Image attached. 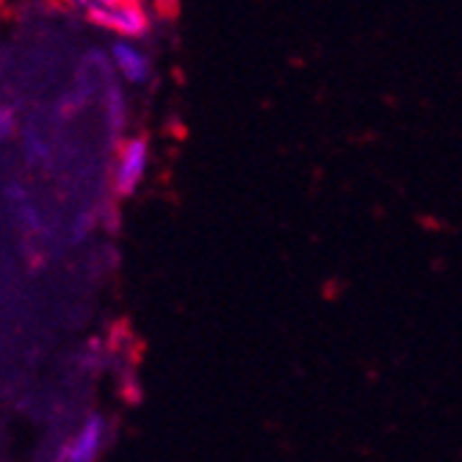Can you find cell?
<instances>
[{"label":"cell","mask_w":462,"mask_h":462,"mask_svg":"<svg viewBox=\"0 0 462 462\" xmlns=\"http://www.w3.org/2000/svg\"><path fill=\"white\" fill-rule=\"evenodd\" d=\"M75 9H80L92 25L111 31L125 42L144 39L152 28V17L139 0H80Z\"/></svg>","instance_id":"6da1fadb"},{"label":"cell","mask_w":462,"mask_h":462,"mask_svg":"<svg viewBox=\"0 0 462 462\" xmlns=\"http://www.w3.org/2000/svg\"><path fill=\"white\" fill-rule=\"evenodd\" d=\"M150 142L147 136H128L114 147V166H111V197L128 199L139 191L150 170Z\"/></svg>","instance_id":"7a4b0ae2"},{"label":"cell","mask_w":462,"mask_h":462,"mask_svg":"<svg viewBox=\"0 0 462 462\" xmlns=\"http://www.w3.org/2000/svg\"><path fill=\"white\" fill-rule=\"evenodd\" d=\"M106 443H108L106 415L89 412L87 418H83V424L72 432V438L59 443L53 462H97Z\"/></svg>","instance_id":"3957f363"},{"label":"cell","mask_w":462,"mask_h":462,"mask_svg":"<svg viewBox=\"0 0 462 462\" xmlns=\"http://www.w3.org/2000/svg\"><path fill=\"white\" fill-rule=\"evenodd\" d=\"M108 64H111V69L119 72V78L134 83V87H144V83L152 78V61L136 42L114 39L108 48Z\"/></svg>","instance_id":"277c9868"},{"label":"cell","mask_w":462,"mask_h":462,"mask_svg":"<svg viewBox=\"0 0 462 462\" xmlns=\"http://www.w3.org/2000/svg\"><path fill=\"white\" fill-rule=\"evenodd\" d=\"M103 114H106V128L111 136V147L122 142V134L128 128V95L119 87V80L111 75L103 83Z\"/></svg>","instance_id":"5b68a950"},{"label":"cell","mask_w":462,"mask_h":462,"mask_svg":"<svg viewBox=\"0 0 462 462\" xmlns=\"http://www.w3.org/2000/svg\"><path fill=\"white\" fill-rule=\"evenodd\" d=\"M23 142H25V161L31 166H48L51 163V144H48L45 134H39L33 128H25Z\"/></svg>","instance_id":"8992f818"},{"label":"cell","mask_w":462,"mask_h":462,"mask_svg":"<svg viewBox=\"0 0 462 462\" xmlns=\"http://www.w3.org/2000/svg\"><path fill=\"white\" fill-rule=\"evenodd\" d=\"M97 227V208H83V211H78L69 222V238L72 244H83L92 230Z\"/></svg>","instance_id":"52a82bcc"},{"label":"cell","mask_w":462,"mask_h":462,"mask_svg":"<svg viewBox=\"0 0 462 462\" xmlns=\"http://www.w3.org/2000/svg\"><path fill=\"white\" fill-rule=\"evenodd\" d=\"M20 131V111L12 103H0V142H9Z\"/></svg>","instance_id":"ba28073f"}]
</instances>
